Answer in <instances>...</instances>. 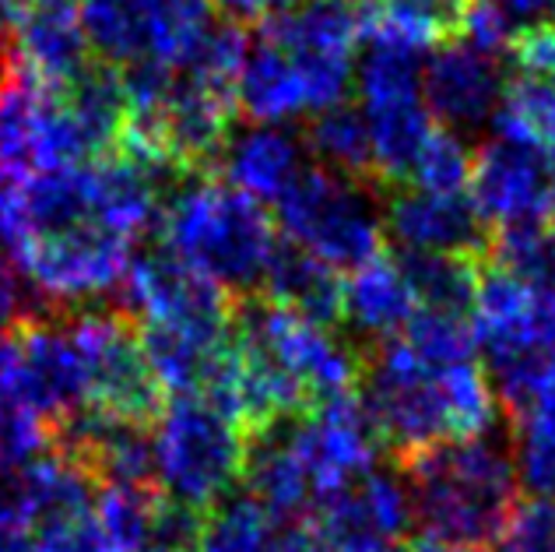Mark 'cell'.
I'll use <instances>...</instances> for the list:
<instances>
[{"label":"cell","mask_w":555,"mask_h":552,"mask_svg":"<svg viewBox=\"0 0 555 552\" xmlns=\"http://www.w3.org/2000/svg\"><path fill=\"white\" fill-rule=\"evenodd\" d=\"M415 525L429 552H489L520 511L514 450L492 433L454 437L404 458Z\"/></svg>","instance_id":"1"},{"label":"cell","mask_w":555,"mask_h":552,"mask_svg":"<svg viewBox=\"0 0 555 552\" xmlns=\"http://www.w3.org/2000/svg\"><path fill=\"white\" fill-rule=\"evenodd\" d=\"M359 401L370 412L379 440L412 458L454 437L489 433L495 390L478 359L436 370L422 362L404 338L379 342L362 362Z\"/></svg>","instance_id":"2"},{"label":"cell","mask_w":555,"mask_h":552,"mask_svg":"<svg viewBox=\"0 0 555 552\" xmlns=\"http://www.w3.org/2000/svg\"><path fill=\"white\" fill-rule=\"evenodd\" d=\"M163 240L183 265L236 299L260 288L274 251V222L232 183L194 177L163 211Z\"/></svg>","instance_id":"3"},{"label":"cell","mask_w":555,"mask_h":552,"mask_svg":"<svg viewBox=\"0 0 555 552\" xmlns=\"http://www.w3.org/2000/svg\"><path fill=\"white\" fill-rule=\"evenodd\" d=\"M152 447L155 489L204 514L243 483L250 433L208 398L180 395L155 419Z\"/></svg>","instance_id":"4"},{"label":"cell","mask_w":555,"mask_h":552,"mask_svg":"<svg viewBox=\"0 0 555 552\" xmlns=\"http://www.w3.org/2000/svg\"><path fill=\"white\" fill-rule=\"evenodd\" d=\"M278 229L334 271H356L384 254V208L370 187L324 166H310L274 205Z\"/></svg>","instance_id":"5"},{"label":"cell","mask_w":555,"mask_h":552,"mask_svg":"<svg viewBox=\"0 0 555 552\" xmlns=\"http://www.w3.org/2000/svg\"><path fill=\"white\" fill-rule=\"evenodd\" d=\"M0 398L47 419L50 429L89 405V367L78 345L70 307L50 303L11 328L0 367Z\"/></svg>","instance_id":"6"},{"label":"cell","mask_w":555,"mask_h":552,"mask_svg":"<svg viewBox=\"0 0 555 552\" xmlns=\"http://www.w3.org/2000/svg\"><path fill=\"white\" fill-rule=\"evenodd\" d=\"M70 321L89 367V405L155 426L169 395L141 348L138 317L124 303L95 299L70 307Z\"/></svg>","instance_id":"7"},{"label":"cell","mask_w":555,"mask_h":552,"mask_svg":"<svg viewBox=\"0 0 555 552\" xmlns=\"http://www.w3.org/2000/svg\"><path fill=\"white\" fill-rule=\"evenodd\" d=\"M130 243L134 236H127L113 222L85 219L50 232H22L14 240V254L25 279L42 296L64 307H78L113 293L127 279L130 254H134Z\"/></svg>","instance_id":"8"},{"label":"cell","mask_w":555,"mask_h":552,"mask_svg":"<svg viewBox=\"0 0 555 552\" xmlns=\"http://www.w3.org/2000/svg\"><path fill=\"white\" fill-rule=\"evenodd\" d=\"M215 22L211 0H81V25L99 61L180 67Z\"/></svg>","instance_id":"9"},{"label":"cell","mask_w":555,"mask_h":552,"mask_svg":"<svg viewBox=\"0 0 555 552\" xmlns=\"http://www.w3.org/2000/svg\"><path fill=\"white\" fill-rule=\"evenodd\" d=\"M124 285V307L138 321L169 324L211 345L232 338V296L183 265L166 243H152L130 254Z\"/></svg>","instance_id":"10"},{"label":"cell","mask_w":555,"mask_h":552,"mask_svg":"<svg viewBox=\"0 0 555 552\" xmlns=\"http://www.w3.org/2000/svg\"><path fill=\"white\" fill-rule=\"evenodd\" d=\"M264 36L282 47L299 67L310 110L341 103L356 81L362 28L345 0H306L278 18H268Z\"/></svg>","instance_id":"11"},{"label":"cell","mask_w":555,"mask_h":552,"mask_svg":"<svg viewBox=\"0 0 555 552\" xmlns=\"http://www.w3.org/2000/svg\"><path fill=\"white\" fill-rule=\"evenodd\" d=\"M285 429L292 450H296L306 475H310L317 503H324L338 489L352 486L356 478L373 472L379 447H384L356 390L285 419Z\"/></svg>","instance_id":"12"},{"label":"cell","mask_w":555,"mask_h":552,"mask_svg":"<svg viewBox=\"0 0 555 552\" xmlns=\"http://www.w3.org/2000/svg\"><path fill=\"white\" fill-rule=\"evenodd\" d=\"M467 194L489 229L548 222L555 215V152L492 130L475 152Z\"/></svg>","instance_id":"13"},{"label":"cell","mask_w":555,"mask_h":552,"mask_svg":"<svg viewBox=\"0 0 555 552\" xmlns=\"http://www.w3.org/2000/svg\"><path fill=\"white\" fill-rule=\"evenodd\" d=\"M310 525L338 552H387L415 525L412 492L404 478L373 468L317 503Z\"/></svg>","instance_id":"14"},{"label":"cell","mask_w":555,"mask_h":552,"mask_svg":"<svg viewBox=\"0 0 555 552\" xmlns=\"http://www.w3.org/2000/svg\"><path fill=\"white\" fill-rule=\"evenodd\" d=\"M503 85L506 75L500 56L472 47L461 36L440 42L422 61V99L433 120L457 134H472L495 120Z\"/></svg>","instance_id":"15"},{"label":"cell","mask_w":555,"mask_h":552,"mask_svg":"<svg viewBox=\"0 0 555 552\" xmlns=\"http://www.w3.org/2000/svg\"><path fill=\"white\" fill-rule=\"evenodd\" d=\"M387 236L398 251L415 254H454L486 260L492 229L478 215L472 194H443L426 187L401 183L384 205Z\"/></svg>","instance_id":"16"},{"label":"cell","mask_w":555,"mask_h":552,"mask_svg":"<svg viewBox=\"0 0 555 552\" xmlns=\"http://www.w3.org/2000/svg\"><path fill=\"white\" fill-rule=\"evenodd\" d=\"M236 113V99L229 92H218L211 85L177 70L163 113L166 152L190 172L218 169V158H222V149L232 134Z\"/></svg>","instance_id":"17"},{"label":"cell","mask_w":555,"mask_h":552,"mask_svg":"<svg viewBox=\"0 0 555 552\" xmlns=\"http://www.w3.org/2000/svg\"><path fill=\"white\" fill-rule=\"evenodd\" d=\"M25 78L39 89H64L92 61L81 25V0H33L14 22Z\"/></svg>","instance_id":"18"},{"label":"cell","mask_w":555,"mask_h":552,"mask_svg":"<svg viewBox=\"0 0 555 552\" xmlns=\"http://www.w3.org/2000/svg\"><path fill=\"white\" fill-rule=\"evenodd\" d=\"M310 152L299 134H292L282 124H254L246 130H232L218 169L236 191L250 194L260 205H278L288 187L310 169Z\"/></svg>","instance_id":"19"},{"label":"cell","mask_w":555,"mask_h":552,"mask_svg":"<svg viewBox=\"0 0 555 552\" xmlns=\"http://www.w3.org/2000/svg\"><path fill=\"white\" fill-rule=\"evenodd\" d=\"M418 313V299L408 285L398 257H373L348 271L341 288V321L362 342H390L404 334Z\"/></svg>","instance_id":"20"},{"label":"cell","mask_w":555,"mask_h":552,"mask_svg":"<svg viewBox=\"0 0 555 552\" xmlns=\"http://www.w3.org/2000/svg\"><path fill=\"white\" fill-rule=\"evenodd\" d=\"M243 489L264 503L285 528L310 521L317 497H313L310 475H306L302 461L296 458V450H292L285 419L250 433Z\"/></svg>","instance_id":"21"},{"label":"cell","mask_w":555,"mask_h":552,"mask_svg":"<svg viewBox=\"0 0 555 552\" xmlns=\"http://www.w3.org/2000/svg\"><path fill=\"white\" fill-rule=\"evenodd\" d=\"M260 288H264V296L271 303L306 317L313 324L334 328L341 321L345 282L338 279V271L292 240L274 243Z\"/></svg>","instance_id":"22"},{"label":"cell","mask_w":555,"mask_h":552,"mask_svg":"<svg viewBox=\"0 0 555 552\" xmlns=\"http://www.w3.org/2000/svg\"><path fill=\"white\" fill-rule=\"evenodd\" d=\"M236 110L250 124H285L310 110L299 67L271 36H257L246 47V61L236 78Z\"/></svg>","instance_id":"23"},{"label":"cell","mask_w":555,"mask_h":552,"mask_svg":"<svg viewBox=\"0 0 555 552\" xmlns=\"http://www.w3.org/2000/svg\"><path fill=\"white\" fill-rule=\"evenodd\" d=\"M306 152L317 158V166L348 180H373L376 163H373V134L370 120L362 106L356 103H334L313 113L310 127H306Z\"/></svg>","instance_id":"24"},{"label":"cell","mask_w":555,"mask_h":552,"mask_svg":"<svg viewBox=\"0 0 555 552\" xmlns=\"http://www.w3.org/2000/svg\"><path fill=\"white\" fill-rule=\"evenodd\" d=\"M285 525L250 492H229L211 511H204L197 552H278Z\"/></svg>","instance_id":"25"},{"label":"cell","mask_w":555,"mask_h":552,"mask_svg":"<svg viewBox=\"0 0 555 552\" xmlns=\"http://www.w3.org/2000/svg\"><path fill=\"white\" fill-rule=\"evenodd\" d=\"M398 265L418 299V310H443V313L472 317L481 260L454 257V254L401 251Z\"/></svg>","instance_id":"26"},{"label":"cell","mask_w":555,"mask_h":552,"mask_svg":"<svg viewBox=\"0 0 555 552\" xmlns=\"http://www.w3.org/2000/svg\"><path fill=\"white\" fill-rule=\"evenodd\" d=\"M514 464L534 500H555V387L514 412Z\"/></svg>","instance_id":"27"},{"label":"cell","mask_w":555,"mask_h":552,"mask_svg":"<svg viewBox=\"0 0 555 552\" xmlns=\"http://www.w3.org/2000/svg\"><path fill=\"white\" fill-rule=\"evenodd\" d=\"M492 127L555 152V81L534 75L528 67L506 75Z\"/></svg>","instance_id":"28"},{"label":"cell","mask_w":555,"mask_h":552,"mask_svg":"<svg viewBox=\"0 0 555 552\" xmlns=\"http://www.w3.org/2000/svg\"><path fill=\"white\" fill-rule=\"evenodd\" d=\"M464 11L467 0H376L373 25L426 50L461 33Z\"/></svg>","instance_id":"29"},{"label":"cell","mask_w":555,"mask_h":552,"mask_svg":"<svg viewBox=\"0 0 555 552\" xmlns=\"http://www.w3.org/2000/svg\"><path fill=\"white\" fill-rule=\"evenodd\" d=\"M489 265L517 274L528 285H552L555 282V226L548 222H517L492 229Z\"/></svg>","instance_id":"30"},{"label":"cell","mask_w":555,"mask_h":552,"mask_svg":"<svg viewBox=\"0 0 555 552\" xmlns=\"http://www.w3.org/2000/svg\"><path fill=\"white\" fill-rule=\"evenodd\" d=\"M158 503H163V492L155 486H102L99 517L116 552L152 549Z\"/></svg>","instance_id":"31"},{"label":"cell","mask_w":555,"mask_h":552,"mask_svg":"<svg viewBox=\"0 0 555 552\" xmlns=\"http://www.w3.org/2000/svg\"><path fill=\"white\" fill-rule=\"evenodd\" d=\"M398 338H404V345L436 370L461 367V362L478 359V342H475L472 321L461 313L418 310L412 317V324H408L404 334H398Z\"/></svg>","instance_id":"32"},{"label":"cell","mask_w":555,"mask_h":552,"mask_svg":"<svg viewBox=\"0 0 555 552\" xmlns=\"http://www.w3.org/2000/svg\"><path fill=\"white\" fill-rule=\"evenodd\" d=\"M36 552H116L99 517V500L67 503L33 521Z\"/></svg>","instance_id":"33"},{"label":"cell","mask_w":555,"mask_h":552,"mask_svg":"<svg viewBox=\"0 0 555 552\" xmlns=\"http://www.w3.org/2000/svg\"><path fill=\"white\" fill-rule=\"evenodd\" d=\"M472 169H475V152L467 149L464 134L436 124V130L426 138V144H422L408 183L426 187V191H443V194H467Z\"/></svg>","instance_id":"34"},{"label":"cell","mask_w":555,"mask_h":552,"mask_svg":"<svg viewBox=\"0 0 555 552\" xmlns=\"http://www.w3.org/2000/svg\"><path fill=\"white\" fill-rule=\"evenodd\" d=\"M39 89L33 81H22L18 89L0 99V169L22 172L33 169V116H36Z\"/></svg>","instance_id":"35"},{"label":"cell","mask_w":555,"mask_h":552,"mask_svg":"<svg viewBox=\"0 0 555 552\" xmlns=\"http://www.w3.org/2000/svg\"><path fill=\"white\" fill-rule=\"evenodd\" d=\"M489 552H555V500L520 503L503 539Z\"/></svg>","instance_id":"36"},{"label":"cell","mask_w":555,"mask_h":552,"mask_svg":"<svg viewBox=\"0 0 555 552\" xmlns=\"http://www.w3.org/2000/svg\"><path fill=\"white\" fill-rule=\"evenodd\" d=\"M517 61L520 67L555 81V25H542V28L524 33L517 42Z\"/></svg>","instance_id":"37"},{"label":"cell","mask_w":555,"mask_h":552,"mask_svg":"<svg viewBox=\"0 0 555 552\" xmlns=\"http://www.w3.org/2000/svg\"><path fill=\"white\" fill-rule=\"evenodd\" d=\"M215 11L222 14L225 22H236V25H250V22H268L285 14L292 8L306 4V0H211Z\"/></svg>","instance_id":"38"},{"label":"cell","mask_w":555,"mask_h":552,"mask_svg":"<svg viewBox=\"0 0 555 552\" xmlns=\"http://www.w3.org/2000/svg\"><path fill=\"white\" fill-rule=\"evenodd\" d=\"M492 4L506 14V22L517 28V36L542 25H555V0H492Z\"/></svg>","instance_id":"39"},{"label":"cell","mask_w":555,"mask_h":552,"mask_svg":"<svg viewBox=\"0 0 555 552\" xmlns=\"http://www.w3.org/2000/svg\"><path fill=\"white\" fill-rule=\"evenodd\" d=\"M22 222V183L14 172L0 169V246H14Z\"/></svg>","instance_id":"40"},{"label":"cell","mask_w":555,"mask_h":552,"mask_svg":"<svg viewBox=\"0 0 555 552\" xmlns=\"http://www.w3.org/2000/svg\"><path fill=\"white\" fill-rule=\"evenodd\" d=\"M25 81V64L18 53V39L8 28V22H0V99L14 92Z\"/></svg>","instance_id":"41"},{"label":"cell","mask_w":555,"mask_h":552,"mask_svg":"<svg viewBox=\"0 0 555 552\" xmlns=\"http://www.w3.org/2000/svg\"><path fill=\"white\" fill-rule=\"evenodd\" d=\"M278 552H338V549H334L313 525H292L285 528V539Z\"/></svg>","instance_id":"42"},{"label":"cell","mask_w":555,"mask_h":552,"mask_svg":"<svg viewBox=\"0 0 555 552\" xmlns=\"http://www.w3.org/2000/svg\"><path fill=\"white\" fill-rule=\"evenodd\" d=\"M28 4L33 0H0V22H18Z\"/></svg>","instance_id":"43"},{"label":"cell","mask_w":555,"mask_h":552,"mask_svg":"<svg viewBox=\"0 0 555 552\" xmlns=\"http://www.w3.org/2000/svg\"><path fill=\"white\" fill-rule=\"evenodd\" d=\"M387 552H429V549H426V545H422V542H418L415 549H404V545H393V549H387Z\"/></svg>","instance_id":"44"},{"label":"cell","mask_w":555,"mask_h":552,"mask_svg":"<svg viewBox=\"0 0 555 552\" xmlns=\"http://www.w3.org/2000/svg\"><path fill=\"white\" fill-rule=\"evenodd\" d=\"M345 4H352V8H356V4H373V0H345Z\"/></svg>","instance_id":"45"},{"label":"cell","mask_w":555,"mask_h":552,"mask_svg":"<svg viewBox=\"0 0 555 552\" xmlns=\"http://www.w3.org/2000/svg\"><path fill=\"white\" fill-rule=\"evenodd\" d=\"M141 552H177V549H155V545H152V549H141Z\"/></svg>","instance_id":"46"}]
</instances>
